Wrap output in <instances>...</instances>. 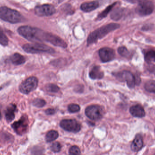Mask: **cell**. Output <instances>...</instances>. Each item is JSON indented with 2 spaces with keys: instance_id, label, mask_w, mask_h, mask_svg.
<instances>
[{
  "instance_id": "obj_1",
  "label": "cell",
  "mask_w": 155,
  "mask_h": 155,
  "mask_svg": "<svg viewBox=\"0 0 155 155\" xmlns=\"http://www.w3.org/2000/svg\"><path fill=\"white\" fill-rule=\"evenodd\" d=\"M17 31L20 35L28 41L35 43L44 42L45 32L41 29L25 25L19 27Z\"/></svg>"
},
{
  "instance_id": "obj_2",
  "label": "cell",
  "mask_w": 155,
  "mask_h": 155,
  "mask_svg": "<svg viewBox=\"0 0 155 155\" xmlns=\"http://www.w3.org/2000/svg\"><path fill=\"white\" fill-rule=\"evenodd\" d=\"M120 26V25L118 24L112 23L104 25L95 30L91 33L87 37V45L96 42L98 39H101L104 37L110 32L118 29Z\"/></svg>"
},
{
  "instance_id": "obj_3",
  "label": "cell",
  "mask_w": 155,
  "mask_h": 155,
  "mask_svg": "<svg viewBox=\"0 0 155 155\" xmlns=\"http://www.w3.org/2000/svg\"><path fill=\"white\" fill-rule=\"evenodd\" d=\"M0 18L11 23H17L22 21L23 17L18 11L6 6L0 8Z\"/></svg>"
},
{
  "instance_id": "obj_4",
  "label": "cell",
  "mask_w": 155,
  "mask_h": 155,
  "mask_svg": "<svg viewBox=\"0 0 155 155\" xmlns=\"http://www.w3.org/2000/svg\"><path fill=\"white\" fill-rule=\"evenodd\" d=\"M22 48L24 51L28 53L36 54L43 52L54 53L55 52L51 47L38 43L26 44L23 46Z\"/></svg>"
},
{
  "instance_id": "obj_5",
  "label": "cell",
  "mask_w": 155,
  "mask_h": 155,
  "mask_svg": "<svg viewBox=\"0 0 155 155\" xmlns=\"http://www.w3.org/2000/svg\"><path fill=\"white\" fill-rule=\"evenodd\" d=\"M38 85V79L35 76H31L25 80L19 86L20 92L24 94H28L35 90Z\"/></svg>"
},
{
  "instance_id": "obj_6",
  "label": "cell",
  "mask_w": 155,
  "mask_h": 155,
  "mask_svg": "<svg viewBox=\"0 0 155 155\" xmlns=\"http://www.w3.org/2000/svg\"><path fill=\"white\" fill-rule=\"evenodd\" d=\"M114 76L120 82H126L129 88H134L135 85L138 83L134 75L129 71H122L115 74Z\"/></svg>"
},
{
  "instance_id": "obj_7",
  "label": "cell",
  "mask_w": 155,
  "mask_h": 155,
  "mask_svg": "<svg viewBox=\"0 0 155 155\" xmlns=\"http://www.w3.org/2000/svg\"><path fill=\"white\" fill-rule=\"evenodd\" d=\"M154 5L153 2L149 0H141L138 3L136 12L141 16H146L153 13Z\"/></svg>"
},
{
  "instance_id": "obj_8",
  "label": "cell",
  "mask_w": 155,
  "mask_h": 155,
  "mask_svg": "<svg viewBox=\"0 0 155 155\" xmlns=\"http://www.w3.org/2000/svg\"><path fill=\"white\" fill-rule=\"evenodd\" d=\"M85 113L88 118L94 121L100 120L103 116V111L100 106L92 105L87 106L85 110Z\"/></svg>"
},
{
  "instance_id": "obj_9",
  "label": "cell",
  "mask_w": 155,
  "mask_h": 155,
  "mask_svg": "<svg viewBox=\"0 0 155 155\" xmlns=\"http://www.w3.org/2000/svg\"><path fill=\"white\" fill-rule=\"evenodd\" d=\"M60 126L67 132L77 133L81 130L80 124L75 119H64L60 123Z\"/></svg>"
},
{
  "instance_id": "obj_10",
  "label": "cell",
  "mask_w": 155,
  "mask_h": 155,
  "mask_svg": "<svg viewBox=\"0 0 155 155\" xmlns=\"http://www.w3.org/2000/svg\"><path fill=\"white\" fill-rule=\"evenodd\" d=\"M15 132L19 135H22L26 133L28 127V120L25 116H22L18 121L12 125Z\"/></svg>"
},
{
  "instance_id": "obj_11",
  "label": "cell",
  "mask_w": 155,
  "mask_h": 155,
  "mask_svg": "<svg viewBox=\"0 0 155 155\" xmlns=\"http://www.w3.org/2000/svg\"><path fill=\"white\" fill-rule=\"evenodd\" d=\"M44 42L50 43L54 46L62 48H65L67 46V43L61 38L55 35L46 32L45 33Z\"/></svg>"
},
{
  "instance_id": "obj_12",
  "label": "cell",
  "mask_w": 155,
  "mask_h": 155,
  "mask_svg": "<svg viewBox=\"0 0 155 155\" xmlns=\"http://www.w3.org/2000/svg\"><path fill=\"white\" fill-rule=\"evenodd\" d=\"M55 11L54 6L51 4L37 5L35 9V14L39 16H51L55 12Z\"/></svg>"
},
{
  "instance_id": "obj_13",
  "label": "cell",
  "mask_w": 155,
  "mask_h": 155,
  "mask_svg": "<svg viewBox=\"0 0 155 155\" xmlns=\"http://www.w3.org/2000/svg\"><path fill=\"white\" fill-rule=\"evenodd\" d=\"M99 57L103 62H110L114 59L115 56V51L112 48L104 47L101 48L98 52Z\"/></svg>"
},
{
  "instance_id": "obj_14",
  "label": "cell",
  "mask_w": 155,
  "mask_h": 155,
  "mask_svg": "<svg viewBox=\"0 0 155 155\" xmlns=\"http://www.w3.org/2000/svg\"><path fill=\"white\" fill-rule=\"evenodd\" d=\"M130 113L134 117L142 118L145 116V112L143 107L140 105L133 106L130 108Z\"/></svg>"
},
{
  "instance_id": "obj_15",
  "label": "cell",
  "mask_w": 155,
  "mask_h": 155,
  "mask_svg": "<svg viewBox=\"0 0 155 155\" xmlns=\"http://www.w3.org/2000/svg\"><path fill=\"white\" fill-rule=\"evenodd\" d=\"M143 145V138L140 135L138 134L136 136L131 146V149L133 152H138L142 149Z\"/></svg>"
},
{
  "instance_id": "obj_16",
  "label": "cell",
  "mask_w": 155,
  "mask_h": 155,
  "mask_svg": "<svg viewBox=\"0 0 155 155\" xmlns=\"http://www.w3.org/2000/svg\"><path fill=\"white\" fill-rule=\"evenodd\" d=\"M89 76L92 79H101L104 77V73L100 66H94L89 72Z\"/></svg>"
},
{
  "instance_id": "obj_17",
  "label": "cell",
  "mask_w": 155,
  "mask_h": 155,
  "mask_svg": "<svg viewBox=\"0 0 155 155\" xmlns=\"http://www.w3.org/2000/svg\"><path fill=\"white\" fill-rule=\"evenodd\" d=\"M99 6V2L97 1L87 2L82 4L81 9L84 12H90L96 9Z\"/></svg>"
},
{
  "instance_id": "obj_18",
  "label": "cell",
  "mask_w": 155,
  "mask_h": 155,
  "mask_svg": "<svg viewBox=\"0 0 155 155\" xmlns=\"http://www.w3.org/2000/svg\"><path fill=\"white\" fill-rule=\"evenodd\" d=\"M16 110V106L15 104H10L7 107L5 112V117L8 123L12 122L15 117V113Z\"/></svg>"
},
{
  "instance_id": "obj_19",
  "label": "cell",
  "mask_w": 155,
  "mask_h": 155,
  "mask_svg": "<svg viewBox=\"0 0 155 155\" xmlns=\"http://www.w3.org/2000/svg\"><path fill=\"white\" fill-rule=\"evenodd\" d=\"M10 61L13 64L18 66L24 63L25 59L21 55L15 53L10 57Z\"/></svg>"
},
{
  "instance_id": "obj_20",
  "label": "cell",
  "mask_w": 155,
  "mask_h": 155,
  "mask_svg": "<svg viewBox=\"0 0 155 155\" xmlns=\"http://www.w3.org/2000/svg\"><path fill=\"white\" fill-rule=\"evenodd\" d=\"M123 15V10L122 8H118L115 9L111 14V19L115 21L120 20Z\"/></svg>"
},
{
  "instance_id": "obj_21",
  "label": "cell",
  "mask_w": 155,
  "mask_h": 155,
  "mask_svg": "<svg viewBox=\"0 0 155 155\" xmlns=\"http://www.w3.org/2000/svg\"><path fill=\"white\" fill-rule=\"evenodd\" d=\"M59 136V133L57 131L51 130L49 131L45 136V140L48 143H51L56 140Z\"/></svg>"
},
{
  "instance_id": "obj_22",
  "label": "cell",
  "mask_w": 155,
  "mask_h": 155,
  "mask_svg": "<svg viewBox=\"0 0 155 155\" xmlns=\"http://www.w3.org/2000/svg\"><path fill=\"white\" fill-rule=\"evenodd\" d=\"M116 4L117 2L114 3L112 4L111 5L107 7L105 9H104L102 12L100 13L98 15V16H97V19H98V20H101V19H103V18L106 17L107 15L109 14V13L112 11L113 7L116 5Z\"/></svg>"
},
{
  "instance_id": "obj_23",
  "label": "cell",
  "mask_w": 155,
  "mask_h": 155,
  "mask_svg": "<svg viewBox=\"0 0 155 155\" xmlns=\"http://www.w3.org/2000/svg\"><path fill=\"white\" fill-rule=\"evenodd\" d=\"M145 60L148 63L155 62V50H150L147 52L145 54Z\"/></svg>"
},
{
  "instance_id": "obj_24",
  "label": "cell",
  "mask_w": 155,
  "mask_h": 155,
  "mask_svg": "<svg viewBox=\"0 0 155 155\" xmlns=\"http://www.w3.org/2000/svg\"><path fill=\"white\" fill-rule=\"evenodd\" d=\"M144 88L147 92L155 94V81H147L145 84Z\"/></svg>"
},
{
  "instance_id": "obj_25",
  "label": "cell",
  "mask_w": 155,
  "mask_h": 155,
  "mask_svg": "<svg viewBox=\"0 0 155 155\" xmlns=\"http://www.w3.org/2000/svg\"><path fill=\"white\" fill-rule=\"evenodd\" d=\"M32 104L34 106L38 108H42L46 104V102L43 99L40 98H36L32 102Z\"/></svg>"
},
{
  "instance_id": "obj_26",
  "label": "cell",
  "mask_w": 155,
  "mask_h": 155,
  "mask_svg": "<svg viewBox=\"0 0 155 155\" xmlns=\"http://www.w3.org/2000/svg\"><path fill=\"white\" fill-rule=\"evenodd\" d=\"M0 44L3 46H6L8 44V38L1 28H0Z\"/></svg>"
},
{
  "instance_id": "obj_27",
  "label": "cell",
  "mask_w": 155,
  "mask_h": 155,
  "mask_svg": "<svg viewBox=\"0 0 155 155\" xmlns=\"http://www.w3.org/2000/svg\"><path fill=\"white\" fill-rule=\"evenodd\" d=\"M46 90L51 93H56L60 91V88L56 85L49 84L46 86Z\"/></svg>"
},
{
  "instance_id": "obj_28",
  "label": "cell",
  "mask_w": 155,
  "mask_h": 155,
  "mask_svg": "<svg viewBox=\"0 0 155 155\" xmlns=\"http://www.w3.org/2000/svg\"><path fill=\"white\" fill-rule=\"evenodd\" d=\"M118 53L123 57H127L129 56V52L127 48L125 46H121L118 48Z\"/></svg>"
},
{
  "instance_id": "obj_29",
  "label": "cell",
  "mask_w": 155,
  "mask_h": 155,
  "mask_svg": "<svg viewBox=\"0 0 155 155\" xmlns=\"http://www.w3.org/2000/svg\"><path fill=\"white\" fill-rule=\"evenodd\" d=\"M68 111L71 113H76L80 110V107L76 104H71L68 106Z\"/></svg>"
},
{
  "instance_id": "obj_30",
  "label": "cell",
  "mask_w": 155,
  "mask_h": 155,
  "mask_svg": "<svg viewBox=\"0 0 155 155\" xmlns=\"http://www.w3.org/2000/svg\"><path fill=\"white\" fill-rule=\"evenodd\" d=\"M61 149V146L58 142L53 143L51 147V149L53 152L54 153H59Z\"/></svg>"
},
{
  "instance_id": "obj_31",
  "label": "cell",
  "mask_w": 155,
  "mask_h": 155,
  "mask_svg": "<svg viewBox=\"0 0 155 155\" xmlns=\"http://www.w3.org/2000/svg\"><path fill=\"white\" fill-rule=\"evenodd\" d=\"M69 153L71 155H79L81 154V151L79 147L76 146H74L69 150Z\"/></svg>"
},
{
  "instance_id": "obj_32",
  "label": "cell",
  "mask_w": 155,
  "mask_h": 155,
  "mask_svg": "<svg viewBox=\"0 0 155 155\" xmlns=\"http://www.w3.org/2000/svg\"><path fill=\"white\" fill-rule=\"evenodd\" d=\"M147 69L149 72L153 75L155 76V65H154L149 64L147 66Z\"/></svg>"
},
{
  "instance_id": "obj_33",
  "label": "cell",
  "mask_w": 155,
  "mask_h": 155,
  "mask_svg": "<svg viewBox=\"0 0 155 155\" xmlns=\"http://www.w3.org/2000/svg\"><path fill=\"white\" fill-rule=\"evenodd\" d=\"M45 113L47 115H52L56 113V111L53 108H49L45 111Z\"/></svg>"
},
{
  "instance_id": "obj_34",
  "label": "cell",
  "mask_w": 155,
  "mask_h": 155,
  "mask_svg": "<svg viewBox=\"0 0 155 155\" xmlns=\"http://www.w3.org/2000/svg\"><path fill=\"white\" fill-rule=\"evenodd\" d=\"M151 27H152L151 25H145L143 26L142 30H144V31H147V30H149V29H151Z\"/></svg>"
},
{
  "instance_id": "obj_35",
  "label": "cell",
  "mask_w": 155,
  "mask_h": 155,
  "mask_svg": "<svg viewBox=\"0 0 155 155\" xmlns=\"http://www.w3.org/2000/svg\"><path fill=\"white\" fill-rule=\"evenodd\" d=\"M127 1L131 3H139L141 0H127Z\"/></svg>"
},
{
  "instance_id": "obj_36",
  "label": "cell",
  "mask_w": 155,
  "mask_h": 155,
  "mask_svg": "<svg viewBox=\"0 0 155 155\" xmlns=\"http://www.w3.org/2000/svg\"><path fill=\"white\" fill-rule=\"evenodd\" d=\"M1 118H2V115H1V112H0V120H1Z\"/></svg>"
},
{
  "instance_id": "obj_37",
  "label": "cell",
  "mask_w": 155,
  "mask_h": 155,
  "mask_svg": "<svg viewBox=\"0 0 155 155\" xmlns=\"http://www.w3.org/2000/svg\"></svg>"
}]
</instances>
